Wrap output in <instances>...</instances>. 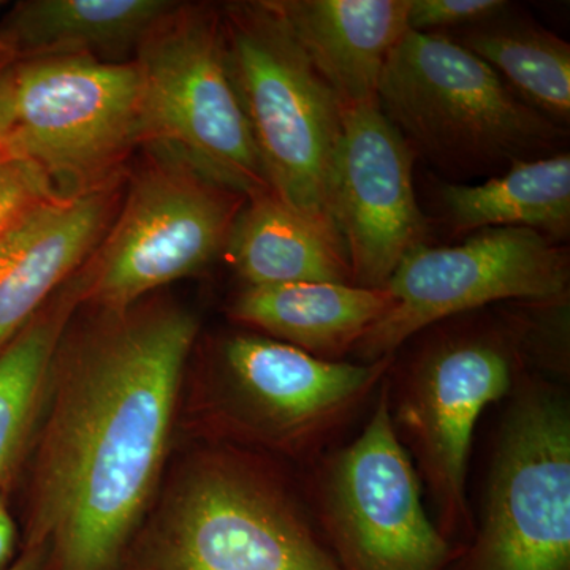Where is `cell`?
I'll list each match as a JSON object with an SVG mask.
<instances>
[{
  "instance_id": "1",
  "label": "cell",
  "mask_w": 570,
  "mask_h": 570,
  "mask_svg": "<svg viewBox=\"0 0 570 570\" xmlns=\"http://www.w3.org/2000/svg\"><path fill=\"white\" fill-rule=\"evenodd\" d=\"M97 311L81 332L62 333L41 411L22 546L47 547L51 570L121 569L163 471L198 332L178 306Z\"/></svg>"
},
{
  "instance_id": "2",
  "label": "cell",
  "mask_w": 570,
  "mask_h": 570,
  "mask_svg": "<svg viewBox=\"0 0 570 570\" xmlns=\"http://www.w3.org/2000/svg\"><path fill=\"white\" fill-rule=\"evenodd\" d=\"M530 302L494 305L423 330L387 374L393 430L425 483L434 523L456 549L475 530L468 466L475 426L532 363ZM411 340V341H412Z\"/></svg>"
},
{
  "instance_id": "3",
  "label": "cell",
  "mask_w": 570,
  "mask_h": 570,
  "mask_svg": "<svg viewBox=\"0 0 570 570\" xmlns=\"http://www.w3.org/2000/svg\"><path fill=\"white\" fill-rule=\"evenodd\" d=\"M377 104L415 159L461 181L564 153L568 140L564 126L442 32L407 31L382 71Z\"/></svg>"
},
{
  "instance_id": "4",
  "label": "cell",
  "mask_w": 570,
  "mask_h": 570,
  "mask_svg": "<svg viewBox=\"0 0 570 570\" xmlns=\"http://www.w3.org/2000/svg\"><path fill=\"white\" fill-rule=\"evenodd\" d=\"M119 570H337L285 480L238 450L202 453Z\"/></svg>"
},
{
  "instance_id": "5",
  "label": "cell",
  "mask_w": 570,
  "mask_h": 570,
  "mask_svg": "<svg viewBox=\"0 0 570 570\" xmlns=\"http://www.w3.org/2000/svg\"><path fill=\"white\" fill-rule=\"evenodd\" d=\"M225 59L273 195L343 247L332 184L344 107L269 0L219 7Z\"/></svg>"
},
{
  "instance_id": "6",
  "label": "cell",
  "mask_w": 570,
  "mask_h": 570,
  "mask_svg": "<svg viewBox=\"0 0 570 570\" xmlns=\"http://www.w3.org/2000/svg\"><path fill=\"white\" fill-rule=\"evenodd\" d=\"M134 61L141 75L146 146L181 157L246 198L273 194L228 71L219 9L176 3Z\"/></svg>"
},
{
  "instance_id": "7",
  "label": "cell",
  "mask_w": 570,
  "mask_h": 570,
  "mask_svg": "<svg viewBox=\"0 0 570 570\" xmlns=\"http://www.w3.org/2000/svg\"><path fill=\"white\" fill-rule=\"evenodd\" d=\"M494 442L482 513L450 570H570V409L521 379Z\"/></svg>"
},
{
  "instance_id": "8",
  "label": "cell",
  "mask_w": 570,
  "mask_h": 570,
  "mask_svg": "<svg viewBox=\"0 0 570 570\" xmlns=\"http://www.w3.org/2000/svg\"><path fill=\"white\" fill-rule=\"evenodd\" d=\"M313 504L337 570H450L459 557L423 505L422 482L393 430L387 379L362 433L317 460Z\"/></svg>"
},
{
  "instance_id": "9",
  "label": "cell",
  "mask_w": 570,
  "mask_h": 570,
  "mask_svg": "<svg viewBox=\"0 0 570 570\" xmlns=\"http://www.w3.org/2000/svg\"><path fill=\"white\" fill-rule=\"evenodd\" d=\"M9 135L62 197L115 186L124 160L146 146L137 62L88 56L17 61Z\"/></svg>"
},
{
  "instance_id": "10",
  "label": "cell",
  "mask_w": 570,
  "mask_h": 570,
  "mask_svg": "<svg viewBox=\"0 0 570 570\" xmlns=\"http://www.w3.org/2000/svg\"><path fill=\"white\" fill-rule=\"evenodd\" d=\"M246 200L181 157L154 148L78 276V299L97 309H126L154 288L200 272L225 249Z\"/></svg>"
},
{
  "instance_id": "11",
  "label": "cell",
  "mask_w": 570,
  "mask_h": 570,
  "mask_svg": "<svg viewBox=\"0 0 570 570\" xmlns=\"http://www.w3.org/2000/svg\"><path fill=\"white\" fill-rule=\"evenodd\" d=\"M393 358L330 362L273 337L228 336L214 366V420L227 436L317 461L381 387Z\"/></svg>"
},
{
  "instance_id": "12",
  "label": "cell",
  "mask_w": 570,
  "mask_h": 570,
  "mask_svg": "<svg viewBox=\"0 0 570 570\" xmlns=\"http://www.w3.org/2000/svg\"><path fill=\"white\" fill-rule=\"evenodd\" d=\"M569 283L568 247L528 228H487L456 246L420 245L385 284L395 306L354 352L362 363L376 362L439 322L501 303L561 298Z\"/></svg>"
},
{
  "instance_id": "13",
  "label": "cell",
  "mask_w": 570,
  "mask_h": 570,
  "mask_svg": "<svg viewBox=\"0 0 570 570\" xmlns=\"http://www.w3.org/2000/svg\"><path fill=\"white\" fill-rule=\"evenodd\" d=\"M414 160L379 104L344 108L332 212L360 287H385L401 261L425 245L428 219L415 195Z\"/></svg>"
},
{
  "instance_id": "14",
  "label": "cell",
  "mask_w": 570,
  "mask_h": 570,
  "mask_svg": "<svg viewBox=\"0 0 570 570\" xmlns=\"http://www.w3.org/2000/svg\"><path fill=\"white\" fill-rule=\"evenodd\" d=\"M111 187L52 197L0 236V352L102 242Z\"/></svg>"
},
{
  "instance_id": "15",
  "label": "cell",
  "mask_w": 570,
  "mask_h": 570,
  "mask_svg": "<svg viewBox=\"0 0 570 570\" xmlns=\"http://www.w3.org/2000/svg\"><path fill=\"white\" fill-rule=\"evenodd\" d=\"M344 108L377 104L411 0H269Z\"/></svg>"
},
{
  "instance_id": "16",
  "label": "cell",
  "mask_w": 570,
  "mask_h": 570,
  "mask_svg": "<svg viewBox=\"0 0 570 570\" xmlns=\"http://www.w3.org/2000/svg\"><path fill=\"white\" fill-rule=\"evenodd\" d=\"M387 288L340 283L245 287L230 317L317 358L340 362L392 307Z\"/></svg>"
},
{
  "instance_id": "17",
  "label": "cell",
  "mask_w": 570,
  "mask_h": 570,
  "mask_svg": "<svg viewBox=\"0 0 570 570\" xmlns=\"http://www.w3.org/2000/svg\"><path fill=\"white\" fill-rule=\"evenodd\" d=\"M178 2L167 0H28L14 6L0 28V43L17 61L88 56L118 62L137 52ZM122 62V61H121Z\"/></svg>"
},
{
  "instance_id": "18",
  "label": "cell",
  "mask_w": 570,
  "mask_h": 570,
  "mask_svg": "<svg viewBox=\"0 0 570 570\" xmlns=\"http://www.w3.org/2000/svg\"><path fill=\"white\" fill-rule=\"evenodd\" d=\"M436 200L453 235L528 228L560 243L570 232L569 153L524 160L479 184L439 183Z\"/></svg>"
},
{
  "instance_id": "19",
  "label": "cell",
  "mask_w": 570,
  "mask_h": 570,
  "mask_svg": "<svg viewBox=\"0 0 570 570\" xmlns=\"http://www.w3.org/2000/svg\"><path fill=\"white\" fill-rule=\"evenodd\" d=\"M225 253L245 287L354 284L343 247L273 194L247 198Z\"/></svg>"
},
{
  "instance_id": "20",
  "label": "cell",
  "mask_w": 570,
  "mask_h": 570,
  "mask_svg": "<svg viewBox=\"0 0 570 570\" xmlns=\"http://www.w3.org/2000/svg\"><path fill=\"white\" fill-rule=\"evenodd\" d=\"M0 352V491L13 478L39 426L52 356L78 305L73 281Z\"/></svg>"
},
{
  "instance_id": "21",
  "label": "cell",
  "mask_w": 570,
  "mask_h": 570,
  "mask_svg": "<svg viewBox=\"0 0 570 570\" xmlns=\"http://www.w3.org/2000/svg\"><path fill=\"white\" fill-rule=\"evenodd\" d=\"M497 71L532 108L566 126L570 121V45L524 21L497 20L468 28L459 39Z\"/></svg>"
},
{
  "instance_id": "22",
  "label": "cell",
  "mask_w": 570,
  "mask_h": 570,
  "mask_svg": "<svg viewBox=\"0 0 570 570\" xmlns=\"http://www.w3.org/2000/svg\"><path fill=\"white\" fill-rule=\"evenodd\" d=\"M62 197L56 193L50 176L36 160L11 141L9 132L0 137V236L31 212L50 200Z\"/></svg>"
},
{
  "instance_id": "23",
  "label": "cell",
  "mask_w": 570,
  "mask_h": 570,
  "mask_svg": "<svg viewBox=\"0 0 570 570\" xmlns=\"http://www.w3.org/2000/svg\"><path fill=\"white\" fill-rule=\"evenodd\" d=\"M510 3L504 0H411L409 31L441 32L474 28L502 17Z\"/></svg>"
},
{
  "instance_id": "24",
  "label": "cell",
  "mask_w": 570,
  "mask_h": 570,
  "mask_svg": "<svg viewBox=\"0 0 570 570\" xmlns=\"http://www.w3.org/2000/svg\"><path fill=\"white\" fill-rule=\"evenodd\" d=\"M14 67L17 58L0 43V137L13 126L14 119Z\"/></svg>"
},
{
  "instance_id": "25",
  "label": "cell",
  "mask_w": 570,
  "mask_h": 570,
  "mask_svg": "<svg viewBox=\"0 0 570 570\" xmlns=\"http://www.w3.org/2000/svg\"><path fill=\"white\" fill-rule=\"evenodd\" d=\"M17 554V524L7 504L6 493L0 491V570L9 568Z\"/></svg>"
},
{
  "instance_id": "26",
  "label": "cell",
  "mask_w": 570,
  "mask_h": 570,
  "mask_svg": "<svg viewBox=\"0 0 570 570\" xmlns=\"http://www.w3.org/2000/svg\"><path fill=\"white\" fill-rule=\"evenodd\" d=\"M3 570H51L50 551L45 546L24 543L13 562Z\"/></svg>"
}]
</instances>
